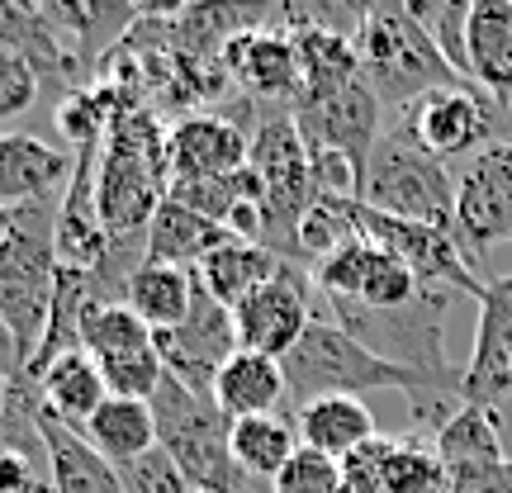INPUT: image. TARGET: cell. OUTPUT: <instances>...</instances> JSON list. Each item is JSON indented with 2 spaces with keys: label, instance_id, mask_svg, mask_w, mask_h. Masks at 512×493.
<instances>
[{
  "label": "cell",
  "instance_id": "6da1fadb",
  "mask_svg": "<svg viewBox=\"0 0 512 493\" xmlns=\"http://www.w3.org/2000/svg\"><path fill=\"white\" fill-rule=\"evenodd\" d=\"M57 204H24L10 209V238L0 247V318L15 337L19 366L43 347V332L53 323L57 304V280H62V261H57Z\"/></svg>",
  "mask_w": 512,
  "mask_h": 493
},
{
  "label": "cell",
  "instance_id": "7a4b0ae2",
  "mask_svg": "<svg viewBox=\"0 0 512 493\" xmlns=\"http://www.w3.org/2000/svg\"><path fill=\"white\" fill-rule=\"evenodd\" d=\"M285 384H290V413L318 399H361L370 389H399L403 399L422 394H460V389H437L413 370L384 361L366 342H356L347 328H337L332 318H313L309 332L299 337V347L280 361Z\"/></svg>",
  "mask_w": 512,
  "mask_h": 493
},
{
  "label": "cell",
  "instance_id": "3957f363",
  "mask_svg": "<svg viewBox=\"0 0 512 493\" xmlns=\"http://www.w3.org/2000/svg\"><path fill=\"white\" fill-rule=\"evenodd\" d=\"M351 43L361 57V76L380 95L384 114L413 105L418 95L465 86L408 5H366V19ZM465 91H475V86H465Z\"/></svg>",
  "mask_w": 512,
  "mask_h": 493
},
{
  "label": "cell",
  "instance_id": "277c9868",
  "mask_svg": "<svg viewBox=\"0 0 512 493\" xmlns=\"http://www.w3.org/2000/svg\"><path fill=\"white\" fill-rule=\"evenodd\" d=\"M451 299L456 294L437 290V285H427L413 304L389 309V313L361 309V304H347V299H328V318L337 328H347L356 342H366L384 361L413 370V375H422V380L437 384V389H460L465 366H456L446 356V313H451Z\"/></svg>",
  "mask_w": 512,
  "mask_h": 493
},
{
  "label": "cell",
  "instance_id": "5b68a950",
  "mask_svg": "<svg viewBox=\"0 0 512 493\" xmlns=\"http://www.w3.org/2000/svg\"><path fill=\"white\" fill-rule=\"evenodd\" d=\"M171 166H166V133L147 110H124L100 147V214L110 238L147 233L152 214L166 204Z\"/></svg>",
  "mask_w": 512,
  "mask_h": 493
},
{
  "label": "cell",
  "instance_id": "8992f818",
  "mask_svg": "<svg viewBox=\"0 0 512 493\" xmlns=\"http://www.w3.org/2000/svg\"><path fill=\"white\" fill-rule=\"evenodd\" d=\"M361 204L389 219L432 223L456 233V176L451 166L418 147L408 133L384 124L380 143L370 152L366 176H361Z\"/></svg>",
  "mask_w": 512,
  "mask_h": 493
},
{
  "label": "cell",
  "instance_id": "52a82bcc",
  "mask_svg": "<svg viewBox=\"0 0 512 493\" xmlns=\"http://www.w3.org/2000/svg\"><path fill=\"white\" fill-rule=\"evenodd\" d=\"M152 418H157V446L176 460L190 489L242 493V470L233 460V422L223 418L214 394H200L176 375H166L162 389L152 394Z\"/></svg>",
  "mask_w": 512,
  "mask_h": 493
},
{
  "label": "cell",
  "instance_id": "ba28073f",
  "mask_svg": "<svg viewBox=\"0 0 512 493\" xmlns=\"http://www.w3.org/2000/svg\"><path fill=\"white\" fill-rule=\"evenodd\" d=\"M389 124L408 133L418 147H427L432 157L451 166L456 157H479L484 147L512 138V119L498 110L489 95L465 91V86H451V91H432L418 95L413 105L389 114Z\"/></svg>",
  "mask_w": 512,
  "mask_h": 493
},
{
  "label": "cell",
  "instance_id": "9c48e42d",
  "mask_svg": "<svg viewBox=\"0 0 512 493\" xmlns=\"http://www.w3.org/2000/svg\"><path fill=\"white\" fill-rule=\"evenodd\" d=\"M456 242L465 261L489 280V247L512 242V138L484 147L456 176Z\"/></svg>",
  "mask_w": 512,
  "mask_h": 493
},
{
  "label": "cell",
  "instance_id": "30bf717a",
  "mask_svg": "<svg viewBox=\"0 0 512 493\" xmlns=\"http://www.w3.org/2000/svg\"><path fill=\"white\" fill-rule=\"evenodd\" d=\"M152 342H157L166 375H176L200 394H214L219 370L238 351V323H233V309H223L219 299L204 290L200 271H195V299H190L185 323H176L171 332H152Z\"/></svg>",
  "mask_w": 512,
  "mask_h": 493
},
{
  "label": "cell",
  "instance_id": "8fae6325",
  "mask_svg": "<svg viewBox=\"0 0 512 493\" xmlns=\"http://www.w3.org/2000/svg\"><path fill=\"white\" fill-rule=\"evenodd\" d=\"M313 290H318V285H313L309 266H294L290 261L271 285H261L252 299H242L238 309H233V323H238V347L285 361V356L299 347V337L309 332V323H313V313H309Z\"/></svg>",
  "mask_w": 512,
  "mask_h": 493
},
{
  "label": "cell",
  "instance_id": "7c38bea8",
  "mask_svg": "<svg viewBox=\"0 0 512 493\" xmlns=\"http://www.w3.org/2000/svg\"><path fill=\"white\" fill-rule=\"evenodd\" d=\"M294 124H299L309 147L342 152L366 176L370 152H375V143H380V133H384V105H380V95L370 91V81L361 76V81H351L347 91L299 100L294 105Z\"/></svg>",
  "mask_w": 512,
  "mask_h": 493
},
{
  "label": "cell",
  "instance_id": "4fadbf2b",
  "mask_svg": "<svg viewBox=\"0 0 512 493\" xmlns=\"http://www.w3.org/2000/svg\"><path fill=\"white\" fill-rule=\"evenodd\" d=\"M460 394L479 408H498L503 394H512V275H489L479 294L475 347L465 361Z\"/></svg>",
  "mask_w": 512,
  "mask_h": 493
},
{
  "label": "cell",
  "instance_id": "5bb4252c",
  "mask_svg": "<svg viewBox=\"0 0 512 493\" xmlns=\"http://www.w3.org/2000/svg\"><path fill=\"white\" fill-rule=\"evenodd\" d=\"M223 67L266 110H294L304 95L299 53H294V38L285 29H247L233 43H223Z\"/></svg>",
  "mask_w": 512,
  "mask_h": 493
},
{
  "label": "cell",
  "instance_id": "9a60e30c",
  "mask_svg": "<svg viewBox=\"0 0 512 493\" xmlns=\"http://www.w3.org/2000/svg\"><path fill=\"white\" fill-rule=\"evenodd\" d=\"M252 157V128L219 114H190L166 133V166L171 181H200V176H233Z\"/></svg>",
  "mask_w": 512,
  "mask_h": 493
},
{
  "label": "cell",
  "instance_id": "2e32d148",
  "mask_svg": "<svg viewBox=\"0 0 512 493\" xmlns=\"http://www.w3.org/2000/svg\"><path fill=\"white\" fill-rule=\"evenodd\" d=\"M72 171L76 152H62L34 133H0V204L5 209L62 200Z\"/></svg>",
  "mask_w": 512,
  "mask_h": 493
},
{
  "label": "cell",
  "instance_id": "e0dca14e",
  "mask_svg": "<svg viewBox=\"0 0 512 493\" xmlns=\"http://www.w3.org/2000/svg\"><path fill=\"white\" fill-rule=\"evenodd\" d=\"M470 81L512 119V0H470Z\"/></svg>",
  "mask_w": 512,
  "mask_h": 493
},
{
  "label": "cell",
  "instance_id": "ac0fdd59",
  "mask_svg": "<svg viewBox=\"0 0 512 493\" xmlns=\"http://www.w3.org/2000/svg\"><path fill=\"white\" fill-rule=\"evenodd\" d=\"M214 403L223 408L228 422L242 418H266V413H290V384H285V366L275 356L261 351H233L228 366L214 380Z\"/></svg>",
  "mask_w": 512,
  "mask_h": 493
},
{
  "label": "cell",
  "instance_id": "d6986e66",
  "mask_svg": "<svg viewBox=\"0 0 512 493\" xmlns=\"http://www.w3.org/2000/svg\"><path fill=\"white\" fill-rule=\"evenodd\" d=\"M38 437H43V451H48L53 493H128L119 465H110L81 432L62 427L48 408H38Z\"/></svg>",
  "mask_w": 512,
  "mask_h": 493
},
{
  "label": "cell",
  "instance_id": "ffe728a7",
  "mask_svg": "<svg viewBox=\"0 0 512 493\" xmlns=\"http://www.w3.org/2000/svg\"><path fill=\"white\" fill-rule=\"evenodd\" d=\"M238 238L233 228H223V223L204 219L195 209H185V204L166 200L152 223H147V261H162V266H181V271H200L209 256L228 247V242Z\"/></svg>",
  "mask_w": 512,
  "mask_h": 493
},
{
  "label": "cell",
  "instance_id": "44dd1931",
  "mask_svg": "<svg viewBox=\"0 0 512 493\" xmlns=\"http://www.w3.org/2000/svg\"><path fill=\"white\" fill-rule=\"evenodd\" d=\"M34 384H38V394H43V408H48L62 427L81 432V437H86V422L105 408V399H110V384H105V375H100L91 351H67V356H57Z\"/></svg>",
  "mask_w": 512,
  "mask_h": 493
},
{
  "label": "cell",
  "instance_id": "7402d4cb",
  "mask_svg": "<svg viewBox=\"0 0 512 493\" xmlns=\"http://www.w3.org/2000/svg\"><path fill=\"white\" fill-rule=\"evenodd\" d=\"M294 427H299V446L323 451V456H332V460H347L351 451H361L366 441L380 437L375 413H370L361 399H318V403H304V408L294 413Z\"/></svg>",
  "mask_w": 512,
  "mask_h": 493
},
{
  "label": "cell",
  "instance_id": "603a6c76",
  "mask_svg": "<svg viewBox=\"0 0 512 493\" xmlns=\"http://www.w3.org/2000/svg\"><path fill=\"white\" fill-rule=\"evenodd\" d=\"M285 266H290V261L280 252H271V247H256V242L233 238L228 247H219V252L200 266V280L223 309H238L242 299H252L261 285H271Z\"/></svg>",
  "mask_w": 512,
  "mask_h": 493
},
{
  "label": "cell",
  "instance_id": "cb8c5ba5",
  "mask_svg": "<svg viewBox=\"0 0 512 493\" xmlns=\"http://www.w3.org/2000/svg\"><path fill=\"white\" fill-rule=\"evenodd\" d=\"M86 441H91L110 465H133L147 451H157V418H152V403L143 399H105V408L86 422Z\"/></svg>",
  "mask_w": 512,
  "mask_h": 493
},
{
  "label": "cell",
  "instance_id": "d4e9b609",
  "mask_svg": "<svg viewBox=\"0 0 512 493\" xmlns=\"http://www.w3.org/2000/svg\"><path fill=\"white\" fill-rule=\"evenodd\" d=\"M195 299V271L181 266H162V261H143L133 280H128V309L143 318L152 332H171L176 323H185Z\"/></svg>",
  "mask_w": 512,
  "mask_h": 493
},
{
  "label": "cell",
  "instance_id": "484cf974",
  "mask_svg": "<svg viewBox=\"0 0 512 493\" xmlns=\"http://www.w3.org/2000/svg\"><path fill=\"white\" fill-rule=\"evenodd\" d=\"M441 465H446V475H456V470H479V465H503V422H498V408H479V403H465L456 418L441 427L437 437Z\"/></svg>",
  "mask_w": 512,
  "mask_h": 493
},
{
  "label": "cell",
  "instance_id": "4316f807",
  "mask_svg": "<svg viewBox=\"0 0 512 493\" xmlns=\"http://www.w3.org/2000/svg\"><path fill=\"white\" fill-rule=\"evenodd\" d=\"M299 451V427L294 413H266V418L233 422V460L247 479H275L290 456Z\"/></svg>",
  "mask_w": 512,
  "mask_h": 493
},
{
  "label": "cell",
  "instance_id": "83f0119b",
  "mask_svg": "<svg viewBox=\"0 0 512 493\" xmlns=\"http://www.w3.org/2000/svg\"><path fill=\"white\" fill-rule=\"evenodd\" d=\"M147 347H152V328L128 304L91 309L86 328H81V351H91L95 361H119V356H133Z\"/></svg>",
  "mask_w": 512,
  "mask_h": 493
},
{
  "label": "cell",
  "instance_id": "f1b7e54d",
  "mask_svg": "<svg viewBox=\"0 0 512 493\" xmlns=\"http://www.w3.org/2000/svg\"><path fill=\"white\" fill-rule=\"evenodd\" d=\"M418 24L432 34V43L441 48V57L451 62V72L465 81V86H475L470 81V53H465V29H470V5L465 0H418V5H408ZM479 91V86H475ZM484 95V91H479Z\"/></svg>",
  "mask_w": 512,
  "mask_h": 493
},
{
  "label": "cell",
  "instance_id": "f546056e",
  "mask_svg": "<svg viewBox=\"0 0 512 493\" xmlns=\"http://www.w3.org/2000/svg\"><path fill=\"white\" fill-rule=\"evenodd\" d=\"M100 366V375H105V384H110L114 399H143L152 403V394L162 389L166 380V366L162 356H157V342L147 351H133V356H119V361H95Z\"/></svg>",
  "mask_w": 512,
  "mask_h": 493
},
{
  "label": "cell",
  "instance_id": "4dcf8cb0",
  "mask_svg": "<svg viewBox=\"0 0 512 493\" xmlns=\"http://www.w3.org/2000/svg\"><path fill=\"white\" fill-rule=\"evenodd\" d=\"M271 493H342V460L299 446L290 465L271 479Z\"/></svg>",
  "mask_w": 512,
  "mask_h": 493
},
{
  "label": "cell",
  "instance_id": "1f68e13d",
  "mask_svg": "<svg viewBox=\"0 0 512 493\" xmlns=\"http://www.w3.org/2000/svg\"><path fill=\"white\" fill-rule=\"evenodd\" d=\"M389 451H394V437H389V432L366 441L361 451H351V456L342 460V493H384Z\"/></svg>",
  "mask_w": 512,
  "mask_h": 493
},
{
  "label": "cell",
  "instance_id": "d6a6232c",
  "mask_svg": "<svg viewBox=\"0 0 512 493\" xmlns=\"http://www.w3.org/2000/svg\"><path fill=\"white\" fill-rule=\"evenodd\" d=\"M119 475H124V489L128 493H195V489H190V479L176 470V460L166 456L162 446H157V451H147L143 460L124 465Z\"/></svg>",
  "mask_w": 512,
  "mask_h": 493
},
{
  "label": "cell",
  "instance_id": "836d02e7",
  "mask_svg": "<svg viewBox=\"0 0 512 493\" xmlns=\"http://www.w3.org/2000/svg\"><path fill=\"white\" fill-rule=\"evenodd\" d=\"M38 91H43V81H38L34 67L0 53V124H10V119L34 110Z\"/></svg>",
  "mask_w": 512,
  "mask_h": 493
},
{
  "label": "cell",
  "instance_id": "e575fe53",
  "mask_svg": "<svg viewBox=\"0 0 512 493\" xmlns=\"http://www.w3.org/2000/svg\"><path fill=\"white\" fill-rule=\"evenodd\" d=\"M441 493H512V456L503 465H479V470L446 475V489Z\"/></svg>",
  "mask_w": 512,
  "mask_h": 493
},
{
  "label": "cell",
  "instance_id": "d590c367",
  "mask_svg": "<svg viewBox=\"0 0 512 493\" xmlns=\"http://www.w3.org/2000/svg\"><path fill=\"white\" fill-rule=\"evenodd\" d=\"M0 375H5V380H19V375H24L19 351H15V337H10V328H5V318H0Z\"/></svg>",
  "mask_w": 512,
  "mask_h": 493
},
{
  "label": "cell",
  "instance_id": "8d00e7d4",
  "mask_svg": "<svg viewBox=\"0 0 512 493\" xmlns=\"http://www.w3.org/2000/svg\"><path fill=\"white\" fill-rule=\"evenodd\" d=\"M5 403H10V380L0 375V446H5V437H10V418H5Z\"/></svg>",
  "mask_w": 512,
  "mask_h": 493
},
{
  "label": "cell",
  "instance_id": "74e56055",
  "mask_svg": "<svg viewBox=\"0 0 512 493\" xmlns=\"http://www.w3.org/2000/svg\"><path fill=\"white\" fill-rule=\"evenodd\" d=\"M5 238H10V209L0 204V247H5Z\"/></svg>",
  "mask_w": 512,
  "mask_h": 493
},
{
  "label": "cell",
  "instance_id": "f35d334b",
  "mask_svg": "<svg viewBox=\"0 0 512 493\" xmlns=\"http://www.w3.org/2000/svg\"><path fill=\"white\" fill-rule=\"evenodd\" d=\"M200 493H228V489H200Z\"/></svg>",
  "mask_w": 512,
  "mask_h": 493
}]
</instances>
